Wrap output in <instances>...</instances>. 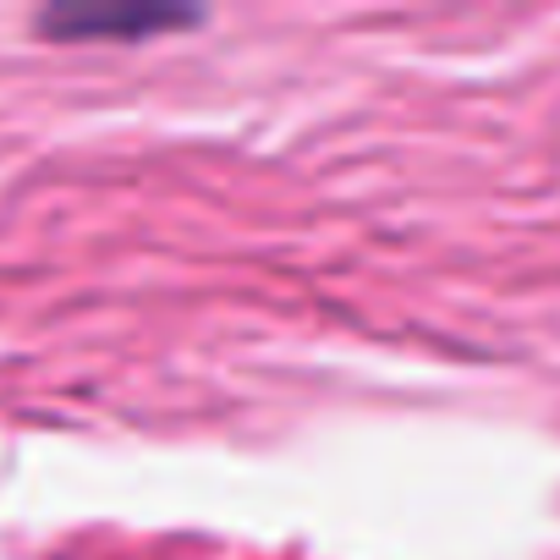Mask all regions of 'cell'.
<instances>
[{
    "instance_id": "6da1fadb",
    "label": "cell",
    "mask_w": 560,
    "mask_h": 560,
    "mask_svg": "<svg viewBox=\"0 0 560 560\" xmlns=\"http://www.w3.org/2000/svg\"><path fill=\"white\" fill-rule=\"evenodd\" d=\"M203 12L187 7H143V0H121V7H50L39 12V34L56 45H78V39H149V34H176V28H198Z\"/></svg>"
}]
</instances>
